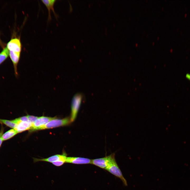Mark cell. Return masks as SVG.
<instances>
[{"instance_id": "cell-16", "label": "cell", "mask_w": 190, "mask_h": 190, "mask_svg": "<svg viewBox=\"0 0 190 190\" xmlns=\"http://www.w3.org/2000/svg\"><path fill=\"white\" fill-rule=\"evenodd\" d=\"M29 120L32 124L34 122L39 118V117L27 115Z\"/></svg>"}, {"instance_id": "cell-4", "label": "cell", "mask_w": 190, "mask_h": 190, "mask_svg": "<svg viewBox=\"0 0 190 190\" xmlns=\"http://www.w3.org/2000/svg\"><path fill=\"white\" fill-rule=\"evenodd\" d=\"M6 47L9 51L21 53L22 46L20 37L12 39L7 44Z\"/></svg>"}, {"instance_id": "cell-2", "label": "cell", "mask_w": 190, "mask_h": 190, "mask_svg": "<svg viewBox=\"0 0 190 190\" xmlns=\"http://www.w3.org/2000/svg\"><path fill=\"white\" fill-rule=\"evenodd\" d=\"M83 98L82 94L81 93H78L74 95L72 99L70 118L71 122H73L76 117Z\"/></svg>"}, {"instance_id": "cell-6", "label": "cell", "mask_w": 190, "mask_h": 190, "mask_svg": "<svg viewBox=\"0 0 190 190\" xmlns=\"http://www.w3.org/2000/svg\"><path fill=\"white\" fill-rule=\"evenodd\" d=\"M56 118V117H50L44 116L39 117L33 123L30 129L31 132L37 130L39 128L45 125L52 120Z\"/></svg>"}, {"instance_id": "cell-8", "label": "cell", "mask_w": 190, "mask_h": 190, "mask_svg": "<svg viewBox=\"0 0 190 190\" xmlns=\"http://www.w3.org/2000/svg\"><path fill=\"white\" fill-rule=\"evenodd\" d=\"M66 163L77 164L92 163V159L80 157H67Z\"/></svg>"}, {"instance_id": "cell-20", "label": "cell", "mask_w": 190, "mask_h": 190, "mask_svg": "<svg viewBox=\"0 0 190 190\" xmlns=\"http://www.w3.org/2000/svg\"><path fill=\"white\" fill-rule=\"evenodd\" d=\"M186 77L187 79L190 81V73H187L186 74Z\"/></svg>"}, {"instance_id": "cell-14", "label": "cell", "mask_w": 190, "mask_h": 190, "mask_svg": "<svg viewBox=\"0 0 190 190\" xmlns=\"http://www.w3.org/2000/svg\"><path fill=\"white\" fill-rule=\"evenodd\" d=\"M9 52V50L6 46L0 53V65L8 58Z\"/></svg>"}, {"instance_id": "cell-18", "label": "cell", "mask_w": 190, "mask_h": 190, "mask_svg": "<svg viewBox=\"0 0 190 190\" xmlns=\"http://www.w3.org/2000/svg\"><path fill=\"white\" fill-rule=\"evenodd\" d=\"M4 130V128L3 126L1 127V128L0 130V147L1 146L2 144V142L3 141L2 139V135L3 133V131Z\"/></svg>"}, {"instance_id": "cell-19", "label": "cell", "mask_w": 190, "mask_h": 190, "mask_svg": "<svg viewBox=\"0 0 190 190\" xmlns=\"http://www.w3.org/2000/svg\"><path fill=\"white\" fill-rule=\"evenodd\" d=\"M6 44L1 40L0 37V46L3 49L5 47Z\"/></svg>"}, {"instance_id": "cell-9", "label": "cell", "mask_w": 190, "mask_h": 190, "mask_svg": "<svg viewBox=\"0 0 190 190\" xmlns=\"http://www.w3.org/2000/svg\"><path fill=\"white\" fill-rule=\"evenodd\" d=\"M17 125L14 129L17 133H20L28 130H30L31 127L32 123L30 121L27 122L17 121L15 119Z\"/></svg>"}, {"instance_id": "cell-3", "label": "cell", "mask_w": 190, "mask_h": 190, "mask_svg": "<svg viewBox=\"0 0 190 190\" xmlns=\"http://www.w3.org/2000/svg\"><path fill=\"white\" fill-rule=\"evenodd\" d=\"M71 122L70 119L66 117L63 119L56 118L52 120L45 125L38 129L37 130L46 129H50L60 126H66Z\"/></svg>"}, {"instance_id": "cell-17", "label": "cell", "mask_w": 190, "mask_h": 190, "mask_svg": "<svg viewBox=\"0 0 190 190\" xmlns=\"http://www.w3.org/2000/svg\"><path fill=\"white\" fill-rule=\"evenodd\" d=\"M16 119L17 121H19L27 122L29 121L27 116L16 118Z\"/></svg>"}, {"instance_id": "cell-10", "label": "cell", "mask_w": 190, "mask_h": 190, "mask_svg": "<svg viewBox=\"0 0 190 190\" xmlns=\"http://www.w3.org/2000/svg\"><path fill=\"white\" fill-rule=\"evenodd\" d=\"M56 1V0H41L42 2L45 6L48 11V20L51 19V11H52L54 13L55 16L57 17L54 9V5Z\"/></svg>"}, {"instance_id": "cell-11", "label": "cell", "mask_w": 190, "mask_h": 190, "mask_svg": "<svg viewBox=\"0 0 190 190\" xmlns=\"http://www.w3.org/2000/svg\"><path fill=\"white\" fill-rule=\"evenodd\" d=\"M9 55L13 64L15 74H17V66L20 58L21 53L9 51Z\"/></svg>"}, {"instance_id": "cell-5", "label": "cell", "mask_w": 190, "mask_h": 190, "mask_svg": "<svg viewBox=\"0 0 190 190\" xmlns=\"http://www.w3.org/2000/svg\"><path fill=\"white\" fill-rule=\"evenodd\" d=\"M113 154L103 158L92 159L91 164L105 169L109 165Z\"/></svg>"}, {"instance_id": "cell-13", "label": "cell", "mask_w": 190, "mask_h": 190, "mask_svg": "<svg viewBox=\"0 0 190 190\" xmlns=\"http://www.w3.org/2000/svg\"><path fill=\"white\" fill-rule=\"evenodd\" d=\"M0 123L12 129H15L17 125V123L15 119L9 120L0 119Z\"/></svg>"}, {"instance_id": "cell-12", "label": "cell", "mask_w": 190, "mask_h": 190, "mask_svg": "<svg viewBox=\"0 0 190 190\" xmlns=\"http://www.w3.org/2000/svg\"><path fill=\"white\" fill-rule=\"evenodd\" d=\"M14 129H11L3 134L2 139L3 141L7 140L11 138L17 134Z\"/></svg>"}, {"instance_id": "cell-7", "label": "cell", "mask_w": 190, "mask_h": 190, "mask_svg": "<svg viewBox=\"0 0 190 190\" xmlns=\"http://www.w3.org/2000/svg\"><path fill=\"white\" fill-rule=\"evenodd\" d=\"M66 155L65 154L62 155L56 154L51 156L49 157L45 158L38 159L33 158L34 162V163L39 162H46L52 163L55 162L60 160L66 161Z\"/></svg>"}, {"instance_id": "cell-1", "label": "cell", "mask_w": 190, "mask_h": 190, "mask_svg": "<svg viewBox=\"0 0 190 190\" xmlns=\"http://www.w3.org/2000/svg\"><path fill=\"white\" fill-rule=\"evenodd\" d=\"M105 170L120 178L125 186H127V182L123 176L122 173L115 159V154L114 153L111 162Z\"/></svg>"}, {"instance_id": "cell-15", "label": "cell", "mask_w": 190, "mask_h": 190, "mask_svg": "<svg viewBox=\"0 0 190 190\" xmlns=\"http://www.w3.org/2000/svg\"><path fill=\"white\" fill-rule=\"evenodd\" d=\"M66 162L65 161L60 160L53 162L52 164L55 166L60 167L63 165Z\"/></svg>"}]
</instances>
